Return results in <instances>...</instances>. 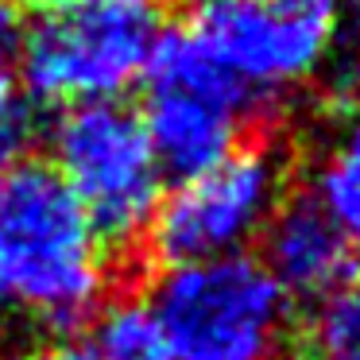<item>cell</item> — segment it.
Masks as SVG:
<instances>
[{"instance_id": "obj_8", "label": "cell", "mask_w": 360, "mask_h": 360, "mask_svg": "<svg viewBox=\"0 0 360 360\" xmlns=\"http://www.w3.org/2000/svg\"><path fill=\"white\" fill-rule=\"evenodd\" d=\"M140 120L159 174L174 182L198 179L229 159L240 148V128L248 124L236 109L179 86H151Z\"/></svg>"}, {"instance_id": "obj_11", "label": "cell", "mask_w": 360, "mask_h": 360, "mask_svg": "<svg viewBox=\"0 0 360 360\" xmlns=\"http://www.w3.org/2000/svg\"><path fill=\"white\" fill-rule=\"evenodd\" d=\"M310 341L314 360H360V283L318 306Z\"/></svg>"}, {"instance_id": "obj_9", "label": "cell", "mask_w": 360, "mask_h": 360, "mask_svg": "<svg viewBox=\"0 0 360 360\" xmlns=\"http://www.w3.org/2000/svg\"><path fill=\"white\" fill-rule=\"evenodd\" d=\"M314 198L360 259V109L341 120L321 151V163L314 171Z\"/></svg>"}, {"instance_id": "obj_2", "label": "cell", "mask_w": 360, "mask_h": 360, "mask_svg": "<svg viewBox=\"0 0 360 360\" xmlns=\"http://www.w3.org/2000/svg\"><path fill=\"white\" fill-rule=\"evenodd\" d=\"M148 310L167 360H279L290 298L256 256L174 264L151 279Z\"/></svg>"}, {"instance_id": "obj_6", "label": "cell", "mask_w": 360, "mask_h": 360, "mask_svg": "<svg viewBox=\"0 0 360 360\" xmlns=\"http://www.w3.org/2000/svg\"><path fill=\"white\" fill-rule=\"evenodd\" d=\"M194 39L256 97L302 86L337 39L333 0H217L198 12Z\"/></svg>"}, {"instance_id": "obj_12", "label": "cell", "mask_w": 360, "mask_h": 360, "mask_svg": "<svg viewBox=\"0 0 360 360\" xmlns=\"http://www.w3.org/2000/svg\"><path fill=\"white\" fill-rule=\"evenodd\" d=\"M32 136H35V120L27 94L8 74V66H0V174L24 159Z\"/></svg>"}, {"instance_id": "obj_16", "label": "cell", "mask_w": 360, "mask_h": 360, "mask_svg": "<svg viewBox=\"0 0 360 360\" xmlns=\"http://www.w3.org/2000/svg\"><path fill=\"white\" fill-rule=\"evenodd\" d=\"M174 4H182V8H194V12H202V8H210V4H217V0H174Z\"/></svg>"}, {"instance_id": "obj_5", "label": "cell", "mask_w": 360, "mask_h": 360, "mask_svg": "<svg viewBox=\"0 0 360 360\" xmlns=\"http://www.w3.org/2000/svg\"><path fill=\"white\" fill-rule=\"evenodd\" d=\"M287 198V159L271 143L236 148L198 179H186L159 202L148 225V248L163 267L240 256Z\"/></svg>"}, {"instance_id": "obj_7", "label": "cell", "mask_w": 360, "mask_h": 360, "mask_svg": "<svg viewBox=\"0 0 360 360\" xmlns=\"http://www.w3.org/2000/svg\"><path fill=\"white\" fill-rule=\"evenodd\" d=\"M264 240V271L290 302H329L352 287L360 275V259L345 233L333 225L314 194L283 198L279 210L259 233Z\"/></svg>"}, {"instance_id": "obj_3", "label": "cell", "mask_w": 360, "mask_h": 360, "mask_svg": "<svg viewBox=\"0 0 360 360\" xmlns=\"http://www.w3.org/2000/svg\"><path fill=\"white\" fill-rule=\"evenodd\" d=\"M163 24V0H89L43 12L27 24L20 78L27 97L58 109L120 101L148 74Z\"/></svg>"}, {"instance_id": "obj_4", "label": "cell", "mask_w": 360, "mask_h": 360, "mask_svg": "<svg viewBox=\"0 0 360 360\" xmlns=\"http://www.w3.org/2000/svg\"><path fill=\"white\" fill-rule=\"evenodd\" d=\"M47 167L78 198L97 240L124 248L148 233L163 202V174L132 105L94 101L63 109L47 132Z\"/></svg>"}, {"instance_id": "obj_10", "label": "cell", "mask_w": 360, "mask_h": 360, "mask_svg": "<svg viewBox=\"0 0 360 360\" xmlns=\"http://www.w3.org/2000/svg\"><path fill=\"white\" fill-rule=\"evenodd\" d=\"M89 341L109 360H167L159 326L151 318L148 302H140V298L101 302V310L94 314Z\"/></svg>"}, {"instance_id": "obj_13", "label": "cell", "mask_w": 360, "mask_h": 360, "mask_svg": "<svg viewBox=\"0 0 360 360\" xmlns=\"http://www.w3.org/2000/svg\"><path fill=\"white\" fill-rule=\"evenodd\" d=\"M24 35H27V20L20 12V4L16 0H0V66L20 55Z\"/></svg>"}, {"instance_id": "obj_14", "label": "cell", "mask_w": 360, "mask_h": 360, "mask_svg": "<svg viewBox=\"0 0 360 360\" xmlns=\"http://www.w3.org/2000/svg\"><path fill=\"white\" fill-rule=\"evenodd\" d=\"M32 360H109L105 352H97V345L89 341H78V337H66V341H55L47 349H39Z\"/></svg>"}, {"instance_id": "obj_15", "label": "cell", "mask_w": 360, "mask_h": 360, "mask_svg": "<svg viewBox=\"0 0 360 360\" xmlns=\"http://www.w3.org/2000/svg\"><path fill=\"white\" fill-rule=\"evenodd\" d=\"M16 4H27V8H39V12H63V8L89 4V0H16Z\"/></svg>"}, {"instance_id": "obj_1", "label": "cell", "mask_w": 360, "mask_h": 360, "mask_svg": "<svg viewBox=\"0 0 360 360\" xmlns=\"http://www.w3.org/2000/svg\"><path fill=\"white\" fill-rule=\"evenodd\" d=\"M105 290V244L66 182L39 159L0 174V314L24 310L51 329L94 321Z\"/></svg>"}]
</instances>
